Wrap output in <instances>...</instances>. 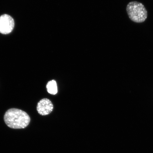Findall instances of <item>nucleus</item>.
<instances>
[{"mask_svg":"<svg viewBox=\"0 0 153 153\" xmlns=\"http://www.w3.org/2000/svg\"><path fill=\"white\" fill-rule=\"evenodd\" d=\"M130 19L136 23L145 22L148 17V11L143 4L136 1H131L126 7Z\"/></svg>","mask_w":153,"mask_h":153,"instance_id":"nucleus-2","label":"nucleus"},{"mask_svg":"<svg viewBox=\"0 0 153 153\" xmlns=\"http://www.w3.org/2000/svg\"><path fill=\"white\" fill-rule=\"evenodd\" d=\"M46 88L48 92L51 95H56L58 92L57 83L55 80L53 79L48 82Z\"/></svg>","mask_w":153,"mask_h":153,"instance_id":"nucleus-5","label":"nucleus"},{"mask_svg":"<svg viewBox=\"0 0 153 153\" xmlns=\"http://www.w3.org/2000/svg\"><path fill=\"white\" fill-rule=\"evenodd\" d=\"M53 105L48 99L44 98L38 102L37 110L38 114L42 116H47L52 112Z\"/></svg>","mask_w":153,"mask_h":153,"instance_id":"nucleus-4","label":"nucleus"},{"mask_svg":"<svg viewBox=\"0 0 153 153\" xmlns=\"http://www.w3.org/2000/svg\"><path fill=\"white\" fill-rule=\"evenodd\" d=\"M14 25V19L10 15L4 14L0 16V33L5 34L10 33Z\"/></svg>","mask_w":153,"mask_h":153,"instance_id":"nucleus-3","label":"nucleus"},{"mask_svg":"<svg viewBox=\"0 0 153 153\" xmlns=\"http://www.w3.org/2000/svg\"><path fill=\"white\" fill-rule=\"evenodd\" d=\"M7 125L11 128H24L29 124L30 118L27 113L18 109H10L6 112L4 118Z\"/></svg>","mask_w":153,"mask_h":153,"instance_id":"nucleus-1","label":"nucleus"}]
</instances>
